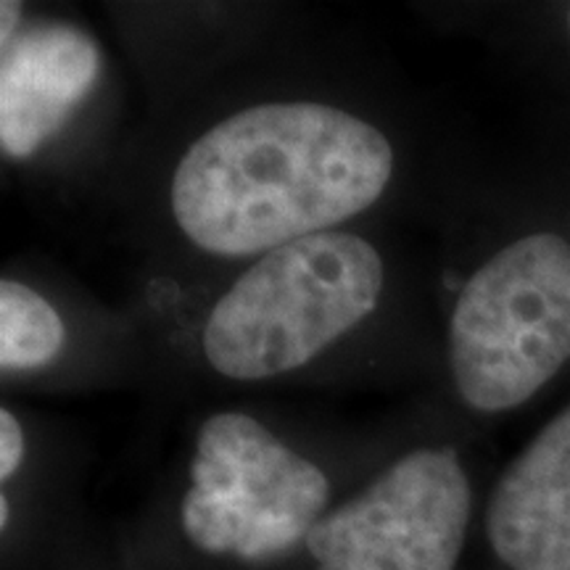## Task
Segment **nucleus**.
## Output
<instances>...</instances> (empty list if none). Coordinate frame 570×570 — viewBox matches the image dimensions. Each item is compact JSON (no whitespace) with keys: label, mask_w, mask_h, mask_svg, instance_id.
<instances>
[{"label":"nucleus","mask_w":570,"mask_h":570,"mask_svg":"<svg viewBox=\"0 0 570 570\" xmlns=\"http://www.w3.org/2000/svg\"><path fill=\"white\" fill-rule=\"evenodd\" d=\"M402 173L396 138L373 114L315 96L248 101L177 151L164 209L190 252L256 256L377 209Z\"/></svg>","instance_id":"1"},{"label":"nucleus","mask_w":570,"mask_h":570,"mask_svg":"<svg viewBox=\"0 0 570 570\" xmlns=\"http://www.w3.org/2000/svg\"><path fill=\"white\" fill-rule=\"evenodd\" d=\"M391 291V262L346 227L256 256L204 309L198 356L227 383L259 386L315 367L365 327Z\"/></svg>","instance_id":"2"},{"label":"nucleus","mask_w":570,"mask_h":570,"mask_svg":"<svg viewBox=\"0 0 570 570\" xmlns=\"http://www.w3.org/2000/svg\"><path fill=\"white\" fill-rule=\"evenodd\" d=\"M570 362V238L533 230L497 248L446 317L454 394L479 415L529 404Z\"/></svg>","instance_id":"3"},{"label":"nucleus","mask_w":570,"mask_h":570,"mask_svg":"<svg viewBox=\"0 0 570 570\" xmlns=\"http://www.w3.org/2000/svg\"><path fill=\"white\" fill-rule=\"evenodd\" d=\"M331 499L315 460L254 415L227 410L198 428L180 525L206 554L265 562L306 544Z\"/></svg>","instance_id":"4"},{"label":"nucleus","mask_w":570,"mask_h":570,"mask_svg":"<svg viewBox=\"0 0 570 570\" xmlns=\"http://www.w3.org/2000/svg\"><path fill=\"white\" fill-rule=\"evenodd\" d=\"M473 483L452 446L399 454L306 537L315 570H458Z\"/></svg>","instance_id":"5"},{"label":"nucleus","mask_w":570,"mask_h":570,"mask_svg":"<svg viewBox=\"0 0 570 570\" xmlns=\"http://www.w3.org/2000/svg\"><path fill=\"white\" fill-rule=\"evenodd\" d=\"M483 525L504 570H570V404L502 470Z\"/></svg>","instance_id":"6"},{"label":"nucleus","mask_w":570,"mask_h":570,"mask_svg":"<svg viewBox=\"0 0 570 570\" xmlns=\"http://www.w3.org/2000/svg\"><path fill=\"white\" fill-rule=\"evenodd\" d=\"M101 75V51L85 30L51 21L19 32L0 63V146L30 159L69 122Z\"/></svg>","instance_id":"7"},{"label":"nucleus","mask_w":570,"mask_h":570,"mask_svg":"<svg viewBox=\"0 0 570 570\" xmlns=\"http://www.w3.org/2000/svg\"><path fill=\"white\" fill-rule=\"evenodd\" d=\"M67 346V323L32 285L0 281V370L35 373L51 367Z\"/></svg>","instance_id":"8"},{"label":"nucleus","mask_w":570,"mask_h":570,"mask_svg":"<svg viewBox=\"0 0 570 570\" xmlns=\"http://www.w3.org/2000/svg\"><path fill=\"white\" fill-rule=\"evenodd\" d=\"M27 454L24 428L11 410H0V479L9 483Z\"/></svg>","instance_id":"9"},{"label":"nucleus","mask_w":570,"mask_h":570,"mask_svg":"<svg viewBox=\"0 0 570 570\" xmlns=\"http://www.w3.org/2000/svg\"><path fill=\"white\" fill-rule=\"evenodd\" d=\"M21 9H24V6L9 3V0L0 6V21H3V24H0V51H3V48H9L11 42L19 38L21 19H24V11Z\"/></svg>","instance_id":"10"},{"label":"nucleus","mask_w":570,"mask_h":570,"mask_svg":"<svg viewBox=\"0 0 570 570\" xmlns=\"http://www.w3.org/2000/svg\"><path fill=\"white\" fill-rule=\"evenodd\" d=\"M9 518H11V510H9V494L0 497V525H9Z\"/></svg>","instance_id":"11"},{"label":"nucleus","mask_w":570,"mask_h":570,"mask_svg":"<svg viewBox=\"0 0 570 570\" xmlns=\"http://www.w3.org/2000/svg\"><path fill=\"white\" fill-rule=\"evenodd\" d=\"M568 30H570V9H568Z\"/></svg>","instance_id":"12"}]
</instances>
